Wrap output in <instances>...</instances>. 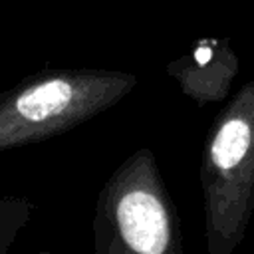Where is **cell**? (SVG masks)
Listing matches in <instances>:
<instances>
[{
	"label": "cell",
	"instance_id": "6da1fadb",
	"mask_svg": "<svg viewBox=\"0 0 254 254\" xmlns=\"http://www.w3.org/2000/svg\"><path fill=\"white\" fill-rule=\"evenodd\" d=\"M95 254H185L179 214L155 153H131L103 183L93 212Z\"/></svg>",
	"mask_w": 254,
	"mask_h": 254
},
{
	"label": "cell",
	"instance_id": "3957f363",
	"mask_svg": "<svg viewBox=\"0 0 254 254\" xmlns=\"http://www.w3.org/2000/svg\"><path fill=\"white\" fill-rule=\"evenodd\" d=\"M121 93L119 83L54 75L0 99V151L42 143L73 129Z\"/></svg>",
	"mask_w": 254,
	"mask_h": 254
},
{
	"label": "cell",
	"instance_id": "277c9868",
	"mask_svg": "<svg viewBox=\"0 0 254 254\" xmlns=\"http://www.w3.org/2000/svg\"><path fill=\"white\" fill-rule=\"evenodd\" d=\"M38 254H50V252H38Z\"/></svg>",
	"mask_w": 254,
	"mask_h": 254
},
{
	"label": "cell",
	"instance_id": "7a4b0ae2",
	"mask_svg": "<svg viewBox=\"0 0 254 254\" xmlns=\"http://www.w3.org/2000/svg\"><path fill=\"white\" fill-rule=\"evenodd\" d=\"M198 181L208 254H234L254 212V93L244 91L212 123Z\"/></svg>",
	"mask_w": 254,
	"mask_h": 254
}]
</instances>
